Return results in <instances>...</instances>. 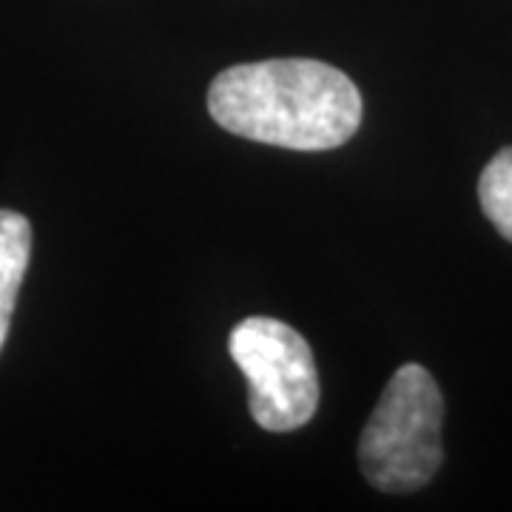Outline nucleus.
<instances>
[{
	"label": "nucleus",
	"mask_w": 512,
	"mask_h": 512,
	"mask_svg": "<svg viewBox=\"0 0 512 512\" xmlns=\"http://www.w3.org/2000/svg\"><path fill=\"white\" fill-rule=\"evenodd\" d=\"M32 254V225L18 211L0 208V350L6 345L20 282Z\"/></svg>",
	"instance_id": "4"
},
{
	"label": "nucleus",
	"mask_w": 512,
	"mask_h": 512,
	"mask_svg": "<svg viewBox=\"0 0 512 512\" xmlns=\"http://www.w3.org/2000/svg\"><path fill=\"white\" fill-rule=\"evenodd\" d=\"M444 399L421 365H402L359 439V467L382 493H413L439 473Z\"/></svg>",
	"instance_id": "2"
},
{
	"label": "nucleus",
	"mask_w": 512,
	"mask_h": 512,
	"mask_svg": "<svg viewBox=\"0 0 512 512\" xmlns=\"http://www.w3.org/2000/svg\"><path fill=\"white\" fill-rule=\"evenodd\" d=\"M208 111L225 131L254 143L328 151L362 126V94L348 74L319 60H262L214 77Z\"/></svg>",
	"instance_id": "1"
},
{
	"label": "nucleus",
	"mask_w": 512,
	"mask_h": 512,
	"mask_svg": "<svg viewBox=\"0 0 512 512\" xmlns=\"http://www.w3.org/2000/svg\"><path fill=\"white\" fill-rule=\"evenodd\" d=\"M228 350L251 387V416L271 433L308 424L319 404V373L311 345L291 325L251 316L231 330Z\"/></svg>",
	"instance_id": "3"
},
{
	"label": "nucleus",
	"mask_w": 512,
	"mask_h": 512,
	"mask_svg": "<svg viewBox=\"0 0 512 512\" xmlns=\"http://www.w3.org/2000/svg\"><path fill=\"white\" fill-rule=\"evenodd\" d=\"M478 202L498 234L512 242V146L501 148L481 171Z\"/></svg>",
	"instance_id": "5"
}]
</instances>
